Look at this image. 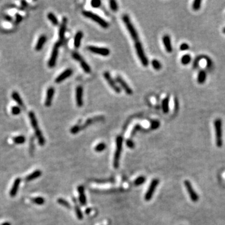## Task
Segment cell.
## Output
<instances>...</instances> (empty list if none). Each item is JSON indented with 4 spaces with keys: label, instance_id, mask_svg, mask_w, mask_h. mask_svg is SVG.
I'll return each instance as SVG.
<instances>
[{
    "label": "cell",
    "instance_id": "obj_13",
    "mask_svg": "<svg viewBox=\"0 0 225 225\" xmlns=\"http://www.w3.org/2000/svg\"><path fill=\"white\" fill-rule=\"evenodd\" d=\"M116 80L117 82L120 84L121 87L124 89V91L126 92V94H128V95H132L133 94L132 89L131 88L126 81H125L120 76H117L116 77Z\"/></svg>",
    "mask_w": 225,
    "mask_h": 225
},
{
    "label": "cell",
    "instance_id": "obj_30",
    "mask_svg": "<svg viewBox=\"0 0 225 225\" xmlns=\"http://www.w3.org/2000/svg\"><path fill=\"white\" fill-rule=\"evenodd\" d=\"M13 142L14 143L17 144V145H21V144H23L25 142L26 138H25V137L24 136L20 135L14 137L13 138Z\"/></svg>",
    "mask_w": 225,
    "mask_h": 225
},
{
    "label": "cell",
    "instance_id": "obj_37",
    "mask_svg": "<svg viewBox=\"0 0 225 225\" xmlns=\"http://www.w3.org/2000/svg\"><path fill=\"white\" fill-rule=\"evenodd\" d=\"M109 7H110L112 11H117L118 9L117 2L114 1V0H111V1H109Z\"/></svg>",
    "mask_w": 225,
    "mask_h": 225
},
{
    "label": "cell",
    "instance_id": "obj_19",
    "mask_svg": "<svg viewBox=\"0 0 225 225\" xmlns=\"http://www.w3.org/2000/svg\"><path fill=\"white\" fill-rule=\"evenodd\" d=\"M78 191L79 193V201L81 205L84 206L86 205V197L84 193V188L83 186H80L78 187Z\"/></svg>",
    "mask_w": 225,
    "mask_h": 225
},
{
    "label": "cell",
    "instance_id": "obj_26",
    "mask_svg": "<svg viewBox=\"0 0 225 225\" xmlns=\"http://www.w3.org/2000/svg\"><path fill=\"white\" fill-rule=\"evenodd\" d=\"M80 63V66L82 68V69L83 70V71L85 72L86 73H91V68L88 65V64L84 60L83 58L81 59V60L79 61Z\"/></svg>",
    "mask_w": 225,
    "mask_h": 225
},
{
    "label": "cell",
    "instance_id": "obj_48",
    "mask_svg": "<svg viewBox=\"0 0 225 225\" xmlns=\"http://www.w3.org/2000/svg\"><path fill=\"white\" fill-rule=\"evenodd\" d=\"M2 225H11V224L9 223H8V222H6V223H3Z\"/></svg>",
    "mask_w": 225,
    "mask_h": 225
},
{
    "label": "cell",
    "instance_id": "obj_47",
    "mask_svg": "<svg viewBox=\"0 0 225 225\" xmlns=\"http://www.w3.org/2000/svg\"><path fill=\"white\" fill-rule=\"evenodd\" d=\"M21 4L22 6H23V7H25V8H26L27 6H28V3L26 1H21Z\"/></svg>",
    "mask_w": 225,
    "mask_h": 225
},
{
    "label": "cell",
    "instance_id": "obj_32",
    "mask_svg": "<svg viewBox=\"0 0 225 225\" xmlns=\"http://www.w3.org/2000/svg\"><path fill=\"white\" fill-rule=\"evenodd\" d=\"M57 202H58V204L62 205L63 206H64V207H65V208H68V209H70V208H71V205H70V203H69L66 201V200H65V199H63V198H58V200H57Z\"/></svg>",
    "mask_w": 225,
    "mask_h": 225
},
{
    "label": "cell",
    "instance_id": "obj_39",
    "mask_svg": "<svg viewBox=\"0 0 225 225\" xmlns=\"http://www.w3.org/2000/svg\"><path fill=\"white\" fill-rule=\"evenodd\" d=\"M101 2L99 0H93L91 2V6L93 8H99L100 6H101Z\"/></svg>",
    "mask_w": 225,
    "mask_h": 225
},
{
    "label": "cell",
    "instance_id": "obj_44",
    "mask_svg": "<svg viewBox=\"0 0 225 225\" xmlns=\"http://www.w3.org/2000/svg\"><path fill=\"white\" fill-rule=\"evenodd\" d=\"M159 126V123L158 121H154L152 122L151 124V128L152 129H157Z\"/></svg>",
    "mask_w": 225,
    "mask_h": 225
},
{
    "label": "cell",
    "instance_id": "obj_25",
    "mask_svg": "<svg viewBox=\"0 0 225 225\" xmlns=\"http://www.w3.org/2000/svg\"><path fill=\"white\" fill-rule=\"evenodd\" d=\"M169 102H170V98L169 97L167 96L162 101V109L164 113H168L169 112Z\"/></svg>",
    "mask_w": 225,
    "mask_h": 225
},
{
    "label": "cell",
    "instance_id": "obj_1",
    "mask_svg": "<svg viewBox=\"0 0 225 225\" xmlns=\"http://www.w3.org/2000/svg\"><path fill=\"white\" fill-rule=\"evenodd\" d=\"M28 116H29L31 126H32L33 130L34 131V133H35V135L37 138L38 141L39 145L44 146L45 144L46 141H45V138H44V136L43 135L41 131V130L39 128L38 123V121H37L35 114H34V113L33 111H30V112H29Z\"/></svg>",
    "mask_w": 225,
    "mask_h": 225
},
{
    "label": "cell",
    "instance_id": "obj_46",
    "mask_svg": "<svg viewBox=\"0 0 225 225\" xmlns=\"http://www.w3.org/2000/svg\"><path fill=\"white\" fill-rule=\"evenodd\" d=\"M5 20L8 22H12L13 21V18L8 14H6L5 16Z\"/></svg>",
    "mask_w": 225,
    "mask_h": 225
},
{
    "label": "cell",
    "instance_id": "obj_7",
    "mask_svg": "<svg viewBox=\"0 0 225 225\" xmlns=\"http://www.w3.org/2000/svg\"><path fill=\"white\" fill-rule=\"evenodd\" d=\"M61 42H60L59 41L58 42L56 43L55 44L54 46H53V48L51 54V57L49 58V59L48 63V65L49 68H54L56 66V60H57V58L58 56V52H59L58 49H59V46H61Z\"/></svg>",
    "mask_w": 225,
    "mask_h": 225
},
{
    "label": "cell",
    "instance_id": "obj_41",
    "mask_svg": "<svg viewBox=\"0 0 225 225\" xmlns=\"http://www.w3.org/2000/svg\"><path fill=\"white\" fill-rule=\"evenodd\" d=\"M23 20V16L20 13H16L15 14V21L17 24L21 23Z\"/></svg>",
    "mask_w": 225,
    "mask_h": 225
},
{
    "label": "cell",
    "instance_id": "obj_22",
    "mask_svg": "<svg viewBox=\"0 0 225 225\" xmlns=\"http://www.w3.org/2000/svg\"><path fill=\"white\" fill-rule=\"evenodd\" d=\"M11 97L13 99L14 101L17 103V104L20 106V107H23L24 108V103L23 100H22L21 96L20 95V94H19L17 91H13L11 94Z\"/></svg>",
    "mask_w": 225,
    "mask_h": 225
},
{
    "label": "cell",
    "instance_id": "obj_10",
    "mask_svg": "<svg viewBox=\"0 0 225 225\" xmlns=\"http://www.w3.org/2000/svg\"><path fill=\"white\" fill-rule=\"evenodd\" d=\"M103 76H104L105 79L106 80V81H107L108 83L109 84V85L111 86V88L113 89L116 93H121L120 88L117 85L116 81L113 80V78L111 77L110 73H109L108 71L105 72V73H103Z\"/></svg>",
    "mask_w": 225,
    "mask_h": 225
},
{
    "label": "cell",
    "instance_id": "obj_43",
    "mask_svg": "<svg viewBox=\"0 0 225 225\" xmlns=\"http://www.w3.org/2000/svg\"><path fill=\"white\" fill-rule=\"evenodd\" d=\"M80 130V128L79 126H74L73 127L71 128L70 131L72 134H76Z\"/></svg>",
    "mask_w": 225,
    "mask_h": 225
},
{
    "label": "cell",
    "instance_id": "obj_4",
    "mask_svg": "<svg viewBox=\"0 0 225 225\" xmlns=\"http://www.w3.org/2000/svg\"><path fill=\"white\" fill-rule=\"evenodd\" d=\"M82 13L83 14L84 16H85L88 18L91 19V20L94 21H95L96 23L99 24L102 28H108L109 27V23L106 20H105L104 19L102 18L101 17H100L99 16L98 14H96L94 13L91 11H83Z\"/></svg>",
    "mask_w": 225,
    "mask_h": 225
},
{
    "label": "cell",
    "instance_id": "obj_33",
    "mask_svg": "<svg viewBox=\"0 0 225 225\" xmlns=\"http://www.w3.org/2000/svg\"><path fill=\"white\" fill-rule=\"evenodd\" d=\"M31 201H32L34 203H35V204L38 205H42L45 202V199H44L43 197H36V198H33L31 199Z\"/></svg>",
    "mask_w": 225,
    "mask_h": 225
},
{
    "label": "cell",
    "instance_id": "obj_36",
    "mask_svg": "<svg viewBox=\"0 0 225 225\" xmlns=\"http://www.w3.org/2000/svg\"><path fill=\"white\" fill-rule=\"evenodd\" d=\"M106 148V144H105L104 143H100L95 147V150L96 152H102L104 151Z\"/></svg>",
    "mask_w": 225,
    "mask_h": 225
},
{
    "label": "cell",
    "instance_id": "obj_49",
    "mask_svg": "<svg viewBox=\"0 0 225 225\" xmlns=\"http://www.w3.org/2000/svg\"><path fill=\"white\" fill-rule=\"evenodd\" d=\"M222 31H223V33L224 34H225V27H224V28H223V30H222Z\"/></svg>",
    "mask_w": 225,
    "mask_h": 225
},
{
    "label": "cell",
    "instance_id": "obj_11",
    "mask_svg": "<svg viewBox=\"0 0 225 225\" xmlns=\"http://www.w3.org/2000/svg\"><path fill=\"white\" fill-rule=\"evenodd\" d=\"M159 184V180L158 179H153L151 181V184L148 188V189L145 194V199L146 201H150L152 198L153 194H154L156 187L158 186Z\"/></svg>",
    "mask_w": 225,
    "mask_h": 225
},
{
    "label": "cell",
    "instance_id": "obj_17",
    "mask_svg": "<svg viewBox=\"0 0 225 225\" xmlns=\"http://www.w3.org/2000/svg\"><path fill=\"white\" fill-rule=\"evenodd\" d=\"M163 43L164 48L168 53H170L173 51V47H172L171 38L170 36L166 34V35H164L163 37Z\"/></svg>",
    "mask_w": 225,
    "mask_h": 225
},
{
    "label": "cell",
    "instance_id": "obj_34",
    "mask_svg": "<svg viewBox=\"0 0 225 225\" xmlns=\"http://www.w3.org/2000/svg\"><path fill=\"white\" fill-rule=\"evenodd\" d=\"M201 3H202L201 0H195V1H194L192 5V8L194 10L198 11V9L201 8Z\"/></svg>",
    "mask_w": 225,
    "mask_h": 225
},
{
    "label": "cell",
    "instance_id": "obj_3",
    "mask_svg": "<svg viewBox=\"0 0 225 225\" xmlns=\"http://www.w3.org/2000/svg\"><path fill=\"white\" fill-rule=\"evenodd\" d=\"M122 19H123V23H124L125 26H126L128 31V32L130 33V36L131 38H132V39H133L134 41L135 42L139 41L138 34L137 31L135 29V28L134 27L133 24H132V23H131L129 16H128L127 14H124Z\"/></svg>",
    "mask_w": 225,
    "mask_h": 225
},
{
    "label": "cell",
    "instance_id": "obj_28",
    "mask_svg": "<svg viewBox=\"0 0 225 225\" xmlns=\"http://www.w3.org/2000/svg\"><path fill=\"white\" fill-rule=\"evenodd\" d=\"M76 199H73V202L74 203H76V205L74 206V209H75V212H76V216L78 218V220H81L83 218V213L81 211V209L80 208V206L77 205L76 201H75Z\"/></svg>",
    "mask_w": 225,
    "mask_h": 225
},
{
    "label": "cell",
    "instance_id": "obj_9",
    "mask_svg": "<svg viewBox=\"0 0 225 225\" xmlns=\"http://www.w3.org/2000/svg\"><path fill=\"white\" fill-rule=\"evenodd\" d=\"M87 49L90 52L95 53V54L100 55L103 56H108L110 54V51L107 48L97 47L95 46H89L87 47Z\"/></svg>",
    "mask_w": 225,
    "mask_h": 225
},
{
    "label": "cell",
    "instance_id": "obj_27",
    "mask_svg": "<svg viewBox=\"0 0 225 225\" xmlns=\"http://www.w3.org/2000/svg\"><path fill=\"white\" fill-rule=\"evenodd\" d=\"M47 17H48V20L51 21V23L53 25H54V26H57V25L58 24V23H59L57 17L56 16L54 13H51V12L49 13L48 15H47Z\"/></svg>",
    "mask_w": 225,
    "mask_h": 225
},
{
    "label": "cell",
    "instance_id": "obj_15",
    "mask_svg": "<svg viewBox=\"0 0 225 225\" xmlns=\"http://www.w3.org/2000/svg\"><path fill=\"white\" fill-rule=\"evenodd\" d=\"M55 92V90L54 89V88L53 87H49L48 90H47L46 99L45 101V105L46 106H47V107H50V106H51L53 97H54Z\"/></svg>",
    "mask_w": 225,
    "mask_h": 225
},
{
    "label": "cell",
    "instance_id": "obj_29",
    "mask_svg": "<svg viewBox=\"0 0 225 225\" xmlns=\"http://www.w3.org/2000/svg\"><path fill=\"white\" fill-rule=\"evenodd\" d=\"M191 56L188 54H186L183 55L181 59V63L184 65L188 64L191 62Z\"/></svg>",
    "mask_w": 225,
    "mask_h": 225
},
{
    "label": "cell",
    "instance_id": "obj_2",
    "mask_svg": "<svg viewBox=\"0 0 225 225\" xmlns=\"http://www.w3.org/2000/svg\"><path fill=\"white\" fill-rule=\"evenodd\" d=\"M214 127L215 130L216 144L218 148L223 145V123L220 118H216L214 121Z\"/></svg>",
    "mask_w": 225,
    "mask_h": 225
},
{
    "label": "cell",
    "instance_id": "obj_14",
    "mask_svg": "<svg viewBox=\"0 0 225 225\" xmlns=\"http://www.w3.org/2000/svg\"><path fill=\"white\" fill-rule=\"evenodd\" d=\"M73 71L70 68L66 69V70H64L63 73H61L55 79V82L56 83H60L62 81H63L66 79H67L68 78L71 76L72 74H73Z\"/></svg>",
    "mask_w": 225,
    "mask_h": 225
},
{
    "label": "cell",
    "instance_id": "obj_5",
    "mask_svg": "<svg viewBox=\"0 0 225 225\" xmlns=\"http://www.w3.org/2000/svg\"><path fill=\"white\" fill-rule=\"evenodd\" d=\"M123 138L121 136L117 137L116 142V148L114 153L113 159V166L114 168H118L120 165V160L121 158V154L123 149Z\"/></svg>",
    "mask_w": 225,
    "mask_h": 225
},
{
    "label": "cell",
    "instance_id": "obj_6",
    "mask_svg": "<svg viewBox=\"0 0 225 225\" xmlns=\"http://www.w3.org/2000/svg\"><path fill=\"white\" fill-rule=\"evenodd\" d=\"M134 47H135L137 55H138V56L140 61L141 62V63L144 66L147 67L148 65V63H149L148 59L146 57L145 51H144L141 43V42H139V41L136 42Z\"/></svg>",
    "mask_w": 225,
    "mask_h": 225
},
{
    "label": "cell",
    "instance_id": "obj_18",
    "mask_svg": "<svg viewBox=\"0 0 225 225\" xmlns=\"http://www.w3.org/2000/svg\"><path fill=\"white\" fill-rule=\"evenodd\" d=\"M21 179L20 178H17L14 181L13 184L11 189L10 190V192H9V195H10L11 197H14L16 195V194L18 193L19 186H20V184L21 183Z\"/></svg>",
    "mask_w": 225,
    "mask_h": 225
},
{
    "label": "cell",
    "instance_id": "obj_40",
    "mask_svg": "<svg viewBox=\"0 0 225 225\" xmlns=\"http://www.w3.org/2000/svg\"><path fill=\"white\" fill-rule=\"evenodd\" d=\"M189 48V46L188 43H183L181 44V45L180 46V49L181 51H187L188 49Z\"/></svg>",
    "mask_w": 225,
    "mask_h": 225
},
{
    "label": "cell",
    "instance_id": "obj_38",
    "mask_svg": "<svg viewBox=\"0 0 225 225\" xmlns=\"http://www.w3.org/2000/svg\"><path fill=\"white\" fill-rule=\"evenodd\" d=\"M11 113L14 115H18L21 113V108L20 106H14L11 108Z\"/></svg>",
    "mask_w": 225,
    "mask_h": 225
},
{
    "label": "cell",
    "instance_id": "obj_21",
    "mask_svg": "<svg viewBox=\"0 0 225 225\" xmlns=\"http://www.w3.org/2000/svg\"><path fill=\"white\" fill-rule=\"evenodd\" d=\"M83 36V33L82 31H79L76 33L74 38V48H78L81 46V40Z\"/></svg>",
    "mask_w": 225,
    "mask_h": 225
},
{
    "label": "cell",
    "instance_id": "obj_24",
    "mask_svg": "<svg viewBox=\"0 0 225 225\" xmlns=\"http://www.w3.org/2000/svg\"><path fill=\"white\" fill-rule=\"evenodd\" d=\"M206 80V73L205 70H201L199 71L197 76V81L199 84H203Z\"/></svg>",
    "mask_w": 225,
    "mask_h": 225
},
{
    "label": "cell",
    "instance_id": "obj_42",
    "mask_svg": "<svg viewBox=\"0 0 225 225\" xmlns=\"http://www.w3.org/2000/svg\"><path fill=\"white\" fill-rule=\"evenodd\" d=\"M72 56H73V58L75 59V60L78 61H80L81 59H83V58L81 57V56L80 55L76 52H74L73 53V55H72Z\"/></svg>",
    "mask_w": 225,
    "mask_h": 225
},
{
    "label": "cell",
    "instance_id": "obj_23",
    "mask_svg": "<svg viewBox=\"0 0 225 225\" xmlns=\"http://www.w3.org/2000/svg\"><path fill=\"white\" fill-rule=\"evenodd\" d=\"M41 171L39 170H37L36 171H33L32 173H31L30 174L28 175V176L25 178V180H26V181H33V180H35L36 178L40 177L41 176Z\"/></svg>",
    "mask_w": 225,
    "mask_h": 225
},
{
    "label": "cell",
    "instance_id": "obj_20",
    "mask_svg": "<svg viewBox=\"0 0 225 225\" xmlns=\"http://www.w3.org/2000/svg\"><path fill=\"white\" fill-rule=\"evenodd\" d=\"M46 40H47V38L45 35H44V34H42L41 36H39L35 46V49L37 51H39L42 49L44 46V45H45L46 42Z\"/></svg>",
    "mask_w": 225,
    "mask_h": 225
},
{
    "label": "cell",
    "instance_id": "obj_16",
    "mask_svg": "<svg viewBox=\"0 0 225 225\" xmlns=\"http://www.w3.org/2000/svg\"><path fill=\"white\" fill-rule=\"evenodd\" d=\"M83 89L81 86H77L76 89V101L78 107H81L83 105Z\"/></svg>",
    "mask_w": 225,
    "mask_h": 225
},
{
    "label": "cell",
    "instance_id": "obj_45",
    "mask_svg": "<svg viewBox=\"0 0 225 225\" xmlns=\"http://www.w3.org/2000/svg\"><path fill=\"white\" fill-rule=\"evenodd\" d=\"M126 145L128 147H129L130 148H133L134 147V143L132 140L131 139H128L126 141Z\"/></svg>",
    "mask_w": 225,
    "mask_h": 225
},
{
    "label": "cell",
    "instance_id": "obj_35",
    "mask_svg": "<svg viewBox=\"0 0 225 225\" xmlns=\"http://www.w3.org/2000/svg\"><path fill=\"white\" fill-rule=\"evenodd\" d=\"M151 64L153 68L156 70H159L161 68V64L158 59H153L151 61Z\"/></svg>",
    "mask_w": 225,
    "mask_h": 225
},
{
    "label": "cell",
    "instance_id": "obj_8",
    "mask_svg": "<svg viewBox=\"0 0 225 225\" xmlns=\"http://www.w3.org/2000/svg\"><path fill=\"white\" fill-rule=\"evenodd\" d=\"M184 184L187 189L188 193L189 194V196L190 197L191 199L192 200V201L193 202L198 201L199 200V196L195 191V189H194L191 183L189 180H185L184 182Z\"/></svg>",
    "mask_w": 225,
    "mask_h": 225
},
{
    "label": "cell",
    "instance_id": "obj_31",
    "mask_svg": "<svg viewBox=\"0 0 225 225\" xmlns=\"http://www.w3.org/2000/svg\"><path fill=\"white\" fill-rule=\"evenodd\" d=\"M145 181H146L145 177L143 176H139L138 178H136L135 181H134V184L135 186H140V185H141V184H143L145 182Z\"/></svg>",
    "mask_w": 225,
    "mask_h": 225
},
{
    "label": "cell",
    "instance_id": "obj_12",
    "mask_svg": "<svg viewBox=\"0 0 225 225\" xmlns=\"http://www.w3.org/2000/svg\"><path fill=\"white\" fill-rule=\"evenodd\" d=\"M67 23H68V19H67V18L64 17L62 20L61 23L60 24V27H59V32H58L59 39V41L60 42H62L64 38V34L66 33V30Z\"/></svg>",
    "mask_w": 225,
    "mask_h": 225
}]
</instances>
